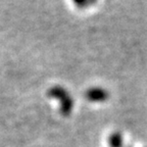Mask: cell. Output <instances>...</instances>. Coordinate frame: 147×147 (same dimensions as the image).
I'll list each match as a JSON object with an SVG mask.
<instances>
[{"label":"cell","instance_id":"1","mask_svg":"<svg viewBox=\"0 0 147 147\" xmlns=\"http://www.w3.org/2000/svg\"><path fill=\"white\" fill-rule=\"evenodd\" d=\"M48 96L60 101V111L63 115H69L71 113L74 101L67 90H64L59 86H55L48 91Z\"/></svg>","mask_w":147,"mask_h":147},{"label":"cell","instance_id":"3","mask_svg":"<svg viewBox=\"0 0 147 147\" xmlns=\"http://www.w3.org/2000/svg\"><path fill=\"white\" fill-rule=\"evenodd\" d=\"M109 144L111 147H121L123 144V139L121 134L115 133L110 136L109 138Z\"/></svg>","mask_w":147,"mask_h":147},{"label":"cell","instance_id":"2","mask_svg":"<svg viewBox=\"0 0 147 147\" xmlns=\"http://www.w3.org/2000/svg\"><path fill=\"white\" fill-rule=\"evenodd\" d=\"M108 97V93L102 88H91L86 92V98L92 102H102Z\"/></svg>","mask_w":147,"mask_h":147},{"label":"cell","instance_id":"4","mask_svg":"<svg viewBox=\"0 0 147 147\" xmlns=\"http://www.w3.org/2000/svg\"><path fill=\"white\" fill-rule=\"evenodd\" d=\"M74 1L80 7H86L88 5H92L93 3L96 2V0H74Z\"/></svg>","mask_w":147,"mask_h":147}]
</instances>
